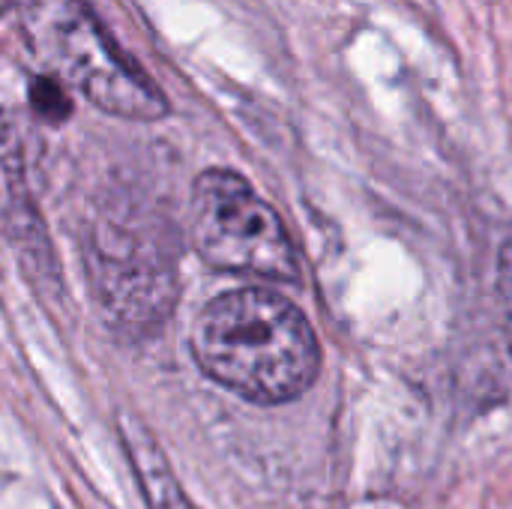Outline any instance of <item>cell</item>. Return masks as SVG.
I'll list each match as a JSON object with an SVG mask.
<instances>
[{"label":"cell","mask_w":512,"mask_h":509,"mask_svg":"<svg viewBox=\"0 0 512 509\" xmlns=\"http://www.w3.org/2000/svg\"><path fill=\"white\" fill-rule=\"evenodd\" d=\"M498 297H501L504 330H507V345H510L512 357V240L498 255Z\"/></svg>","instance_id":"cell-8"},{"label":"cell","mask_w":512,"mask_h":509,"mask_svg":"<svg viewBox=\"0 0 512 509\" xmlns=\"http://www.w3.org/2000/svg\"><path fill=\"white\" fill-rule=\"evenodd\" d=\"M189 234L195 252L216 270L273 282H297L300 276V258L282 216L237 171L207 168L195 177Z\"/></svg>","instance_id":"cell-3"},{"label":"cell","mask_w":512,"mask_h":509,"mask_svg":"<svg viewBox=\"0 0 512 509\" xmlns=\"http://www.w3.org/2000/svg\"><path fill=\"white\" fill-rule=\"evenodd\" d=\"M33 105L48 120H63L72 111V105H69V99L63 93V84H57L54 78L36 81V87H33Z\"/></svg>","instance_id":"cell-7"},{"label":"cell","mask_w":512,"mask_h":509,"mask_svg":"<svg viewBox=\"0 0 512 509\" xmlns=\"http://www.w3.org/2000/svg\"><path fill=\"white\" fill-rule=\"evenodd\" d=\"M90 273L105 312L132 330L168 318L174 303V267L153 237L138 231H96L90 237Z\"/></svg>","instance_id":"cell-4"},{"label":"cell","mask_w":512,"mask_h":509,"mask_svg":"<svg viewBox=\"0 0 512 509\" xmlns=\"http://www.w3.org/2000/svg\"><path fill=\"white\" fill-rule=\"evenodd\" d=\"M0 213L9 222L12 234L21 237L24 243H33L42 237L30 192H27V177H24V156H21V141L12 126V120L0 108Z\"/></svg>","instance_id":"cell-6"},{"label":"cell","mask_w":512,"mask_h":509,"mask_svg":"<svg viewBox=\"0 0 512 509\" xmlns=\"http://www.w3.org/2000/svg\"><path fill=\"white\" fill-rule=\"evenodd\" d=\"M120 435H123V447L129 453V465L138 477L147 509H195V504L180 489L171 465L165 462L159 444L153 441V435L138 420L123 417Z\"/></svg>","instance_id":"cell-5"},{"label":"cell","mask_w":512,"mask_h":509,"mask_svg":"<svg viewBox=\"0 0 512 509\" xmlns=\"http://www.w3.org/2000/svg\"><path fill=\"white\" fill-rule=\"evenodd\" d=\"M6 3H9V0H0V9H3V6H6Z\"/></svg>","instance_id":"cell-9"},{"label":"cell","mask_w":512,"mask_h":509,"mask_svg":"<svg viewBox=\"0 0 512 509\" xmlns=\"http://www.w3.org/2000/svg\"><path fill=\"white\" fill-rule=\"evenodd\" d=\"M192 354L207 378L255 405L294 402L321 372L318 336L306 315L264 288L213 297L195 318Z\"/></svg>","instance_id":"cell-1"},{"label":"cell","mask_w":512,"mask_h":509,"mask_svg":"<svg viewBox=\"0 0 512 509\" xmlns=\"http://www.w3.org/2000/svg\"><path fill=\"white\" fill-rule=\"evenodd\" d=\"M21 33L48 78L72 87L105 114L126 120L168 114L165 93L120 51L84 0H24Z\"/></svg>","instance_id":"cell-2"}]
</instances>
